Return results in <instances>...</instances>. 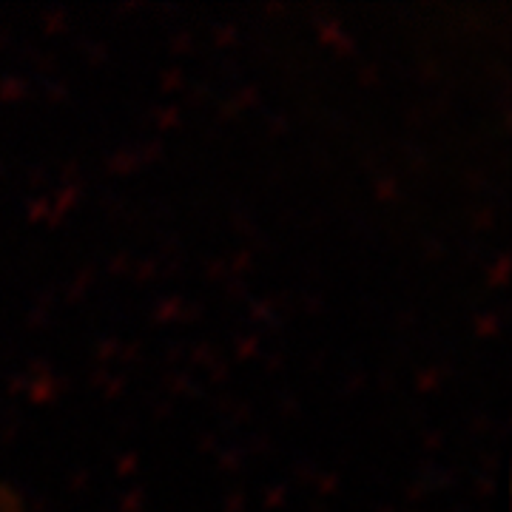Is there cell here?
I'll return each instance as SVG.
<instances>
[{"label":"cell","mask_w":512,"mask_h":512,"mask_svg":"<svg viewBox=\"0 0 512 512\" xmlns=\"http://www.w3.org/2000/svg\"><path fill=\"white\" fill-rule=\"evenodd\" d=\"M0 512H20V507L15 504V498L12 493L6 490V484L0 481Z\"/></svg>","instance_id":"1"}]
</instances>
